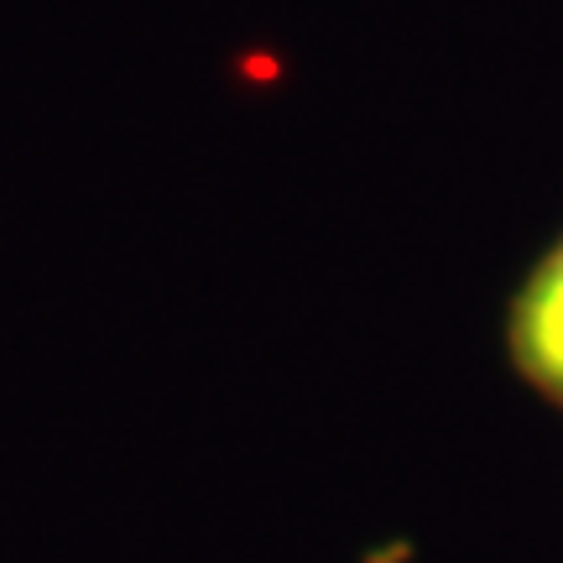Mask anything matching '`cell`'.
Listing matches in <instances>:
<instances>
[{"instance_id":"cell-1","label":"cell","mask_w":563,"mask_h":563,"mask_svg":"<svg viewBox=\"0 0 563 563\" xmlns=\"http://www.w3.org/2000/svg\"><path fill=\"white\" fill-rule=\"evenodd\" d=\"M506 361L548 407L563 412V235L548 245L511 292Z\"/></svg>"}]
</instances>
